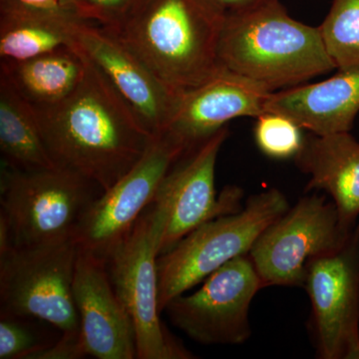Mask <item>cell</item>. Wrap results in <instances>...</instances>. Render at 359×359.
Segmentation results:
<instances>
[{
    "instance_id": "6",
    "label": "cell",
    "mask_w": 359,
    "mask_h": 359,
    "mask_svg": "<svg viewBox=\"0 0 359 359\" xmlns=\"http://www.w3.org/2000/svg\"><path fill=\"white\" fill-rule=\"evenodd\" d=\"M78 254L75 237L0 252V316L39 318L81 340L73 295Z\"/></svg>"
},
{
    "instance_id": "9",
    "label": "cell",
    "mask_w": 359,
    "mask_h": 359,
    "mask_svg": "<svg viewBox=\"0 0 359 359\" xmlns=\"http://www.w3.org/2000/svg\"><path fill=\"white\" fill-rule=\"evenodd\" d=\"M186 153L167 132L154 136L137 164L85 212L75 233L79 250L106 261L154 202L168 172Z\"/></svg>"
},
{
    "instance_id": "22",
    "label": "cell",
    "mask_w": 359,
    "mask_h": 359,
    "mask_svg": "<svg viewBox=\"0 0 359 359\" xmlns=\"http://www.w3.org/2000/svg\"><path fill=\"white\" fill-rule=\"evenodd\" d=\"M302 129L287 116L276 112H264L257 117L255 141L266 157L287 160L299 154L304 145Z\"/></svg>"
},
{
    "instance_id": "3",
    "label": "cell",
    "mask_w": 359,
    "mask_h": 359,
    "mask_svg": "<svg viewBox=\"0 0 359 359\" xmlns=\"http://www.w3.org/2000/svg\"><path fill=\"white\" fill-rule=\"evenodd\" d=\"M221 27L197 0H137L110 30L156 76L184 91L223 68L218 56Z\"/></svg>"
},
{
    "instance_id": "10",
    "label": "cell",
    "mask_w": 359,
    "mask_h": 359,
    "mask_svg": "<svg viewBox=\"0 0 359 359\" xmlns=\"http://www.w3.org/2000/svg\"><path fill=\"white\" fill-rule=\"evenodd\" d=\"M264 289L249 255L231 259L191 294L175 297L164 311L175 327L194 341L242 344L252 335L250 304Z\"/></svg>"
},
{
    "instance_id": "24",
    "label": "cell",
    "mask_w": 359,
    "mask_h": 359,
    "mask_svg": "<svg viewBox=\"0 0 359 359\" xmlns=\"http://www.w3.org/2000/svg\"><path fill=\"white\" fill-rule=\"evenodd\" d=\"M137 0H62V7L82 20L114 30Z\"/></svg>"
},
{
    "instance_id": "13",
    "label": "cell",
    "mask_w": 359,
    "mask_h": 359,
    "mask_svg": "<svg viewBox=\"0 0 359 359\" xmlns=\"http://www.w3.org/2000/svg\"><path fill=\"white\" fill-rule=\"evenodd\" d=\"M106 78L153 136L164 133L182 91L156 76L108 28L79 18L74 46Z\"/></svg>"
},
{
    "instance_id": "11",
    "label": "cell",
    "mask_w": 359,
    "mask_h": 359,
    "mask_svg": "<svg viewBox=\"0 0 359 359\" xmlns=\"http://www.w3.org/2000/svg\"><path fill=\"white\" fill-rule=\"evenodd\" d=\"M302 287L318 358L359 359V224L341 247L309 264Z\"/></svg>"
},
{
    "instance_id": "26",
    "label": "cell",
    "mask_w": 359,
    "mask_h": 359,
    "mask_svg": "<svg viewBox=\"0 0 359 359\" xmlns=\"http://www.w3.org/2000/svg\"><path fill=\"white\" fill-rule=\"evenodd\" d=\"M26 4L37 7L62 6V0H21Z\"/></svg>"
},
{
    "instance_id": "8",
    "label": "cell",
    "mask_w": 359,
    "mask_h": 359,
    "mask_svg": "<svg viewBox=\"0 0 359 359\" xmlns=\"http://www.w3.org/2000/svg\"><path fill=\"white\" fill-rule=\"evenodd\" d=\"M354 229L342 226L337 207L327 196L301 198L269 224L250 250L264 289L302 287L309 264L341 247Z\"/></svg>"
},
{
    "instance_id": "7",
    "label": "cell",
    "mask_w": 359,
    "mask_h": 359,
    "mask_svg": "<svg viewBox=\"0 0 359 359\" xmlns=\"http://www.w3.org/2000/svg\"><path fill=\"white\" fill-rule=\"evenodd\" d=\"M166 221L164 205L155 199L106 259L113 287L133 320L139 359L195 358L160 318L157 264Z\"/></svg>"
},
{
    "instance_id": "19",
    "label": "cell",
    "mask_w": 359,
    "mask_h": 359,
    "mask_svg": "<svg viewBox=\"0 0 359 359\" xmlns=\"http://www.w3.org/2000/svg\"><path fill=\"white\" fill-rule=\"evenodd\" d=\"M85 70L86 61L75 47H63L26 60L0 61V73L36 107L69 96L81 82Z\"/></svg>"
},
{
    "instance_id": "14",
    "label": "cell",
    "mask_w": 359,
    "mask_h": 359,
    "mask_svg": "<svg viewBox=\"0 0 359 359\" xmlns=\"http://www.w3.org/2000/svg\"><path fill=\"white\" fill-rule=\"evenodd\" d=\"M73 295L87 356L137 358L133 320L113 287L105 259L79 250Z\"/></svg>"
},
{
    "instance_id": "4",
    "label": "cell",
    "mask_w": 359,
    "mask_h": 359,
    "mask_svg": "<svg viewBox=\"0 0 359 359\" xmlns=\"http://www.w3.org/2000/svg\"><path fill=\"white\" fill-rule=\"evenodd\" d=\"M103 191L65 169H13L1 163L0 219L13 247L50 244L75 237L82 217Z\"/></svg>"
},
{
    "instance_id": "1",
    "label": "cell",
    "mask_w": 359,
    "mask_h": 359,
    "mask_svg": "<svg viewBox=\"0 0 359 359\" xmlns=\"http://www.w3.org/2000/svg\"><path fill=\"white\" fill-rule=\"evenodd\" d=\"M84 58V76L69 96L52 105L33 106L56 165L106 191L137 164L154 136Z\"/></svg>"
},
{
    "instance_id": "21",
    "label": "cell",
    "mask_w": 359,
    "mask_h": 359,
    "mask_svg": "<svg viewBox=\"0 0 359 359\" xmlns=\"http://www.w3.org/2000/svg\"><path fill=\"white\" fill-rule=\"evenodd\" d=\"M318 27L335 69H358L359 0H334Z\"/></svg>"
},
{
    "instance_id": "18",
    "label": "cell",
    "mask_w": 359,
    "mask_h": 359,
    "mask_svg": "<svg viewBox=\"0 0 359 359\" xmlns=\"http://www.w3.org/2000/svg\"><path fill=\"white\" fill-rule=\"evenodd\" d=\"M79 16L65 7H37L0 0V56L20 61L74 46Z\"/></svg>"
},
{
    "instance_id": "25",
    "label": "cell",
    "mask_w": 359,
    "mask_h": 359,
    "mask_svg": "<svg viewBox=\"0 0 359 359\" xmlns=\"http://www.w3.org/2000/svg\"><path fill=\"white\" fill-rule=\"evenodd\" d=\"M212 16L221 21L252 13L262 7L271 6L280 0H197Z\"/></svg>"
},
{
    "instance_id": "16",
    "label": "cell",
    "mask_w": 359,
    "mask_h": 359,
    "mask_svg": "<svg viewBox=\"0 0 359 359\" xmlns=\"http://www.w3.org/2000/svg\"><path fill=\"white\" fill-rule=\"evenodd\" d=\"M299 171L308 175L306 192L323 191L332 198L342 226L359 224V143L349 132L309 133L294 157Z\"/></svg>"
},
{
    "instance_id": "12",
    "label": "cell",
    "mask_w": 359,
    "mask_h": 359,
    "mask_svg": "<svg viewBox=\"0 0 359 359\" xmlns=\"http://www.w3.org/2000/svg\"><path fill=\"white\" fill-rule=\"evenodd\" d=\"M228 136V127L219 130L180 158L163 180L156 196L167 212L159 256L203 224L243 209L240 187H226L219 195L216 191L217 160Z\"/></svg>"
},
{
    "instance_id": "15",
    "label": "cell",
    "mask_w": 359,
    "mask_h": 359,
    "mask_svg": "<svg viewBox=\"0 0 359 359\" xmlns=\"http://www.w3.org/2000/svg\"><path fill=\"white\" fill-rule=\"evenodd\" d=\"M271 93L264 85L222 68L204 83L182 91L165 132L189 152L231 120L263 114Z\"/></svg>"
},
{
    "instance_id": "23",
    "label": "cell",
    "mask_w": 359,
    "mask_h": 359,
    "mask_svg": "<svg viewBox=\"0 0 359 359\" xmlns=\"http://www.w3.org/2000/svg\"><path fill=\"white\" fill-rule=\"evenodd\" d=\"M0 359H33L51 344L39 339L23 318L0 316Z\"/></svg>"
},
{
    "instance_id": "20",
    "label": "cell",
    "mask_w": 359,
    "mask_h": 359,
    "mask_svg": "<svg viewBox=\"0 0 359 359\" xmlns=\"http://www.w3.org/2000/svg\"><path fill=\"white\" fill-rule=\"evenodd\" d=\"M1 163L23 171L59 167L42 136L34 106L0 73Z\"/></svg>"
},
{
    "instance_id": "5",
    "label": "cell",
    "mask_w": 359,
    "mask_h": 359,
    "mask_svg": "<svg viewBox=\"0 0 359 359\" xmlns=\"http://www.w3.org/2000/svg\"><path fill=\"white\" fill-rule=\"evenodd\" d=\"M289 209L282 191L268 189L250 196L240 211L203 224L158 257L161 313L224 264L249 255L263 231Z\"/></svg>"
},
{
    "instance_id": "17",
    "label": "cell",
    "mask_w": 359,
    "mask_h": 359,
    "mask_svg": "<svg viewBox=\"0 0 359 359\" xmlns=\"http://www.w3.org/2000/svg\"><path fill=\"white\" fill-rule=\"evenodd\" d=\"M266 112L287 116L309 133L351 132L359 112V68L339 70L316 83L273 92Z\"/></svg>"
},
{
    "instance_id": "2",
    "label": "cell",
    "mask_w": 359,
    "mask_h": 359,
    "mask_svg": "<svg viewBox=\"0 0 359 359\" xmlns=\"http://www.w3.org/2000/svg\"><path fill=\"white\" fill-rule=\"evenodd\" d=\"M219 65L271 92L335 69L320 27L295 20L280 1L222 23Z\"/></svg>"
}]
</instances>
